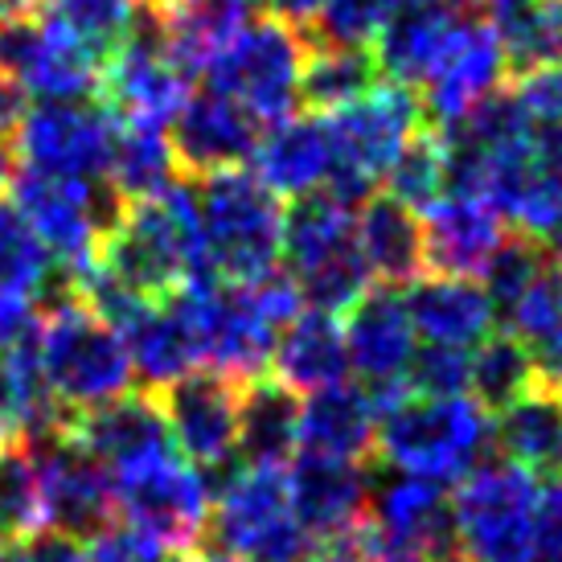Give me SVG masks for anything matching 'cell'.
<instances>
[{
	"label": "cell",
	"instance_id": "6da1fadb",
	"mask_svg": "<svg viewBox=\"0 0 562 562\" xmlns=\"http://www.w3.org/2000/svg\"><path fill=\"white\" fill-rule=\"evenodd\" d=\"M99 267L144 300H165L177 288L218 280L205 250L198 186L177 177L160 193L127 205L99 250Z\"/></svg>",
	"mask_w": 562,
	"mask_h": 562
},
{
	"label": "cell",
	"instance_id": "7a4b0ae2",
	"mask_svg": "<svg viewBox=\"0 0 562 562\" xmlns=\"http://www.w3.org/2000/svg\"><path fill=\"white\" fill-rule=\"evenodd\" d=\"M37 358L54 403L75 419L82 411L132 391V358L120 328L108 325L79 292H54L49 313L37 321Z\"/></svg>",
	"mask_w": 562,
	"mask_h": 562
},
{
	"label": "cell",
	"instance_id": "3957f363",
	"mask_svg": "<svg viewBox=\"0 0 562 562\" xmlns=\"http://www.w3.org/2000/svg\"><path fill=\"white\" fill-rule=\"evenodd\" d=\"M493 448V411H484L472 394H406L403 403L378 415L374 452L398 472H415L427 481H464Z\"/></svg>",
	"mask_w": 562,
	"mask_h": 562
},
{
	"label": "cell",
	"instance_id": "277c9868",
	"mask_svg": "<svg viewBox=\"0 0 562 562\" xmlns=\"http://www.w3.org/2000/svg\"><path fill=\"white\" fill-rule=\"evenodd\" d=\"M280 259L304 304L328 316L349 313L374 283L358 247V210L328 193L296 198L292 210H283Z\"/></svg>",
	"mask_w": 562,
	"mask_h": 562
},
{
	"label": "cell",
	"instance_id": "5b68a950",
	"mask_svg": "<svg viewBox=\"0 0 562 562\" xmlns=\"http://www.w3.org/2000/svg\"><path fill=\"white\" fill-rule=\"evenodd\" d=\"M321 120H325L328 148H333L328 186L321 193L358 210L361 202L374 198L398 153L423 127V108L411 87L382 79L353 103L321 111Z\"/></svg>",
	"mask_w": 562,
	"mask_h": 562
},
{
	"label": "cell",
	"instance_id": "8992f818",
	"mask_svg": "<svg viewBox=\"0 0 562 562\" xmlns=\"http://www.w3.org/2000/svg\"><path fill=\"white\" fill-rule=\"evenodd\" d=\"M9 202L25 214L33 235L46 243L49 259L63 280H82L108 235L120 226L127 202L111 189L108 177H49V172L16 169Z\"/></svg>",
	"mask_w": 562,
	"mask_h": 562
},
{
	"label": "cell",
	"instance_id": "52a82bcc",
	"mask_svg": "<svg viewBox=\"0 0 562 562\" xmlns=\"http://www.w3.org/2000/svg\"><path fill=\"white\" fill-rule=\"evenodd\" d=\"M210 267L222 283H259L280 263L283 202L250 169L205 172L198 186Z\"/></svg>",
	"mask_w": 562,
	"mask_h": 562
},
{
	"label": "cell",
	"instance_id": "ba28073f",
	"mask_svg": "<svg viewBox=\"0 0 562 562\" xmlns=\"http://www.w3.org/2000/svg\"><path fill=\"white\" fill-rule=\"evenodd\" d=\"M214 554L235 562H308L316 550L313 533L300 526L280 464H243L222 481L210 509Z\"/></svg>",
	"mask_w": 562,
	"mask_h": 562
},
{
	"label": "cell",
	"instance_id": "9c48e42d",
	"mask_svg": "<svg viewBox=\"0 0 562 562\" xmlns=\"http://www.w3.org/2000/svg\"><path fill=\"white\" fill-rule=\"evenodd\" d=\"M456 562H533V517L542 484L514 460H481L456 481Z\"/></svg>",
	"mask_w": 562,
	"mask_h": 562
},
{
	"label": "cell",
	"instance_id": "30bf717a",
	"mask_svg": "<svg viewBox=\"0 0 562 562\" xmlns=\"http://www.w3.org/2000/svg\"><path fill=\"white\" fill-rule=\"evenodd\" d=\"M308 63V37L280 16H250L235 42L205 66V87L231 94L263 127L280 124L300 108V82Z\"/></svg>",
	"mask_w": 562,
	"mask_h": 562
},
{
	"label": "cell",
	"instance_id": "8fae6325",
	"mask_svg": "<svg viewBox=\"0 0 562 562\" xmlns=\"http://www.w3.org/2000/svg\"><path fill=\"white\" fill-rule=\"evenodd\" d=\"M111 493H115V514L148 530L172 554L198 550L205 542L214 488L205 481V469L189 464L177 448L111 472Z\"/></svg>",
	"mask_w": 562,
	"mask_h": 562
},
{
	"label": "cell",
	"instance_id": "7c38bea8",
	"mask_svg": "<svg viewBox=\"0 0 562 562\" xmlns=\"http://www.w3.org/2000/svg\"><path fill=\"white\" fill-rule=\"evenodd\" d=\"M189 82H193V75L165 46L160 16L153 13V4H140L127 42L103 63L99 91L108 99V108L124 124L169 127L177 120V111L186 108Z\"/></svg>",
	"mask_w": 562,
	"mask_h": 562
},
{
	"label": "cell",
	"instance_id": "4fadbf2b",
	"mask_svg": "<svg viewBox=\"0 0 562 562\" xmlns=\"http://www.w3.org/2000/svg\"><path fill=\"white\" fill-rule=\"evenodd\" d=\"M366 521L378 562H456L452 497L439 481L398 469L374 476Z\"/></svg>",
	"mask_w": 562,
	"mask_h": 562
},
{
	"label": "cell",
	"instance_id": "5bb4252c",
	"mask_svg": "<svg viewBox=\"0 0 562 562\" xmlns=\"http://www.w3.org/2000/svg\"><path fill=\"white\" fill-rule=\"evenodd\" d=\"M115 111L94 99H49L25 111L13 132L21 169L49 177H108Z\"/></svg>",
	"mask_w": 562,
	"mask_h": 562
},
{
	"label": "cell",
	"instance_id": "9a60e30c",
	"mask_svg": "<svg viewBox=\"0 0 562 562\" xmlns=\"http://www.w3.org/2000/svg\"><path fill=\"white\" fill-rule=\"evenodd\" d=\"M42 472V501H46V530L87 542L115 521V493L108 469L94 460L70 431H49L30 439Z\"/></svg>",
	"mask_w": 562,
	"mask_h": 562
},
{
	"label": "cell",
	"instance_id": "2e32d148",
	"mask_svg": "<svg viewBox=\"0 0 562 562\" xmlns=\"http://www.w3.org/2000/svg\"><path fill=\"white\" fill-rule=\"evenodd\" d=\"M505 70H509V63H505V49H501V37L488 13L464 9L448 46L439 49V58L427 70V79L415 87L423 115H431L439 127L456 124L460 115H469L481 99L497 91Z\"/></svg>",
	"mask_w": 562,
	"mask_h": 562
},
{
	"label": "cell",
	"instance_id": "e0dca14e",
	"mask_svg": "<svg viewBox=\"0 0 562 562\" xmlns=\"http://www.w3.org/2000/svg\"><path fill=\"white\" fill-rule=\"evenodd\" d=\"M172 443L198 469H222L238 456V406L243 386L214 370H193L160 391Z\"/></svg>",
	"mask_w": 562,
	"mask_h": 562
},
{
	"label": "cell",
	"instance_id": "ac0fdd59",
	"mask_svg": "<svg viewBox=\"0 0 562 562\" xmlns=\"http://www.w3.org/2000/svg\"><path fill=\"white\" fill-rule=\"evenodd\" d=\"M259 136H263V124L247 108H238L231 94L214 91V87H205L202 94H189L169 132L177 165L193 177L247 165L259 148Z\"/></svg>",
	"mask_w": 562,
	"mask_h": 562
},
{
	"label": "cell",
	"instance_id": "d6986e66",
	"mask_svg": "<svg viewBox=\"0 0 562 562\" xmlns=\"http://www.w3.org/2000/svg\"><path fill=\"white\" fill-rule=\"evenodd\" d=\"M423 222V259L431 276H460L481 280L488 259L505 243V218L493 205L472 193H439L436 202L419 210Z\"/></svg>",
	"mask_w": 562,
	"mask_h": 562
},
{
	"label": "cell",
	"instance_id": "ffe728a7",
	"mask_svg": "<svg viewBox=\"0 0 562 562\" xmlns=\"http://www.w3.org/2000/svg\"><path fill=\"white\" fill-rule=\"evenodd\" d=\"M66 431L108 469V476L140 464L148 456L177 448L157 391H127L120 398H111V403L94 406V411H82V415L66 423Z\"/></svg>",
	"mask_w": 562,
	"mask_h": 562
},
{
	"label": "cell",
	"instance_id": "44dd1931",
	"mask_svg": "<svg viewBox=\"0 0 562 562\" xmlns=\"http://www.w3.org/2000/svg\"><path fill=\"white\" fill-rule=\"evenodd\" d=\"M341 333L349 349V370L366 378V391L406 386V366L419 349V337L398 288H370L366 296H358Z\"/></svg>",
	"mask_w": 562,
	"mask_h": 562
},
{
	"label": "cell",
	"instance_id": "7402d4cb",
	"mask_svg": "<svg viewBox=\"0 0 562 562\" xmlns=\"http://www.w3.org/2000/svg\"><path fill=\"white\" fill-rule=\"evenodd\" d=\"M288 472V493L300 526L313 533V542H325L333 533L358 526L370 509V484L374 472L358 460H333V456L296 452Z\"/></svg>",
	"mask_w": 562,
	"mask_h": 562
},
{
	"label": "cell",
	"instance_id": "603a6c76",
	"mask_svg": "<svg viewBox=\"0 0 562 562\" xmlns=\"http://www.w3.org/2000/svg\"><path fill=\"white\" fill-rule=\"evenodd\" d=\"M464 9H476V4L469 0H403L374 37V63L382 79L415 91L427 79L439 49L448 46Z\"/></svg>",
	"mask_w": 562,
	"mask_h": 562
},
{
	"label": "cell",
	"instance_id": "cb8c5ba5",
	"mask_svg": "<svg viewBox=\"0 0 562 562\" xmlns=\"http://www.w3.org/2000/svg\"><path fill=\"white\" fill-rule=\"evenodd\" d=\"M403 296L406 316L415 325V337L427 345H452V349H476L497 328V308L481 280L460 276H431V280L406 283Z\"/></svg>",
	"mask_w": 562,
	"mask_h": 562
},
{
	"label": "cell",
	"instance_id": "d4e9b609",
	"mask_svg": "<svg viewBox=\"0 0 562 562\" xmlns=\"http://www.w3.org/2000/svg\"><path fill=\"white\" fill-rule=\"evenodd\" d=\"M255 177L263 181L276 198H308L328 186V169H333V148H328V132L321 111L316 115H288L280 124L263 127L259 148H255Z\"/></svg>",
	"mask_w": 562,
	"mask_h": 562
},
{
	"label": "cell",
	"instance_id": "484cf974",
	"mask_svg": "<svg viewBox=\"0 0 562 562\" xmlns=\"http://www.w3.org/2000/svg\"><path fill=\"white\" fill-rule=\"evenodd\" d=\"M66 411L42 374L37 358V325L25 328L16 341L0 345V443H30L49 431H63Z\"/></svg>",
	"mask_w": 562,
	"mask_h": 562
},
{
	"label": "cell",
	"instance_id": "4316f807",
	"mask_svg": "<svg viewBox=\"0 0 562 562\" xmlns=\"http://www.w3.org/2000/svg\"><path fill=\"white\" fill-rule=\"evenodd\" d=\"M378 439V411L370 394L337 382L325 391L300 398V431L296 452L333 456V460H366Z\"/></svg>",
	"mask_w": 562,
	"mask_h": 562
},
{
	"label": "cell",
	"instance_id": "83f0119b",
	"mask_svg": "<svg viewBox=\"0 0 562 562\" xmlns=\"http://www.w3.org/2000/svg\"><path fill=\"white\" fill-rule=\"evenodd\" d=\"M271 370H276V382L288 386L296 398L345 382L349 378V349H345V333L337 325V316L316 313V308L292 316L276 337Z\"/></svg>",
	"mask_w": 562,
	"mask_h": 562
},
{
	"label": "cell",
	"instance_id": "f1b7e54d",
	"mask_svg": "<svg viewBox=\"0 0 562 562\" xmlns=\"http://www.w3.org/2000/svg\"><path fill=\"white\" fill-rule=\"evenodd\" d=\"M120 337H124L127 358H132V374H140L148 382V391L160 394L177 378L202 370L193 333H189L186 316H181V308L169 296L140 304L120 325Z\"/></svg>",
	"mask_w": 562,
	"mask_h": 562
},
{
	"label": "cell",
	"instance_id": "f546056e",
	"mask_svg": "<svg viewBox=\"0 0 562 562\" xmlns=\"http://www.w3.org/2000/svg\"><path fill=\"white\" fill-rule=\"evenodd\" d=\"M493 443H501L505 460H514L533 476H562V394L550 382H533L509 406L497 411Z\"/></svg>",
	"mask_w": 562,
	"mask_h": 562
},
{
	"label": "cell",
	"instance_id": "4dcf8cb0",
	"mask_svg": "<svg viewBox=\"0 0 562 562\" xmlns=\"http://www.w3.org/2000/svg\"><path fill=\"white\" fill-rule=\"evenodd\" d=\"M358 247L370 267V280L382 288H406L423 276V222L411 205L386 198H370L358 205Z\"/></svg>",
	"mask_w": 562,
	"mask_h": 562
},
{
	"label": "cell",
	"instance_id": "1f68e13d",
	"mask_svg": "<svg viewBox=\"0 0 562 562\" xmlns=\"http://www.w3.org/2000/svg\"><path fill=\"white\" fill-rule=\"evenodd\" d=\"M153 4L165 30V46L189 75H202L214 63V54L235 42V33L247 25L255 0H144Z\"/></svg>",
	"mask_w": 562,
	"mask_h": 562
},
{
	"label": "cell",
	"instance_id": "d6a6232c",
	"mask_svg": "<svg viewBox=\"0 0 562 562\" xmlns=\"http://www.w3.org/2000/svg\"><path fill=\"white\" fill-rule=\"evenodd\" d=\"M300 398L280 382L255 378L238 406V456L247 464H288L296 456Z\"/></svg>",
	"mask_w": 562,
	"mask_h": 562
},
{
	"label": "cell",
	"instance_id": "836d02e7",
	"mask_svg": "<svg viewBox=\"0 0 562 562\" xmlns=\"http://www.w3.org/2000/svg\"><path fill=\"white\" fill-rule=\"evenodd\" d=\"M177 172H181V165H177V153H172L169 127L124 124L120 120L115 140H111L108 181L127 205L160 193L169 181H177Z\"/></svg>",
	"mask_w": 562,
	"mask_h": 562
},
{
	"label": "cell",
	"instance_id": "e575fe53",
	"mask_svg": "<svg viewBox=\"0 0 562 562\" xmlns=\"http://www.w3.org/2000/svg\"><path fill=\"white\" fill-rule=\"evenodd\" d=\"M488 21L517 75L562 63V0H497Z\"/></svg>",
	"mask_w": 562,
	"mask_h": 562
},
{
	"label": "cell",
	"instance_id": "d590c367",
	"mask_svg": "<svg viewBox=\"0 0 562 562\" xmlns=\"http://www.w3.org/2000/svg\"><path fill=\"white\" fill-rule=\"evenodd\" d=\"M66 283L49 259L46 243L33 235L25 214L9 198H0V288L9 296H21L37 304L49 292H63Z\"/></svg>",
	"mask_w": 562,
	"mask_h": 562
},
{
	"label": "cell",
	"instance_id": "8d00e7d4",
	"mask_svg": "<svg viewBox=\"0 0 562 562\" xmlns=\"http://www.w3.org/2000/svg\"><path fill=\"white\" fill-rule=\"evenodd\" d=\"M382 82V70L374 63V49L366 46H313L308 42V63L300 82V103L316 111H333L353 103L361 94Z\"/></svg>",
	"mask_w": 562,
	"mask_h": 562
},
{
	"label": "cell",
	"instance_id": "74e56055",
	"mask_svg": "<svg viewBox=\"0 0 562 562\" xmlns=\"http://www.w3.org/2000/svg\"><path fill=\"white\" fill-rule=\"evenodd\" d=\"M46 533L42 472L30 443H0V547Z\"/></svg>",
	"mask_w": 562,
	"mask_h": 562
},
{
	"label": "cell",
	"instance_id": "f35d334b",
	"mask_svg": "<svg viewBox=\"0 0 562 562\" xmlns=\"http://www.w3.org/2000/svg\"><path fill=\"white\" fill-rule=\"evenodd\" d=\"M538 382V366L526 345L509 337V333H488L476 349H472V378L469 394L484 411H501L509 406L517 394H526Z\"/></svg>",
	"mask_w": 562,
	"mask_h": 562
},
{
	"label": "cell",
	"instance_id": "ab89813d",
	"mask_svg": "<svg viewBox=\"0 0 562 562\" xmlns=\"http://www.w3.org/2000/svg\"><path fill=\"white\" fill-rule=\"evenodd\" d=\"M37 4H46L49 21H58L70 37H79L99 63H108L127 42L144 0H37Z\"/></svg>",
	"mask_w": 562,
	"mask_h": 562
},
{
	"label": "cell",
	"instance_id": "60d3db41",
	"mask_svg": "<svg viewBox=\"0 0 562 562\" xmlns=\"http://www.w3.org/2000/svg\"><path fill=\"white\" fill-rule=\"evenodd\" d=\"M386 186H391L394 202L411 205L415 214L427 210L439 193H448V153H443V140L439 132H415L411 144H406L398 160L386 172Z\"/></svg>",
	"mask_w": 562,
	"mask_h": 562
},
{
	"label": "cell",
	"instance_id": "b9f144b4",
	"mask_svg": "<svg viewBox=\"0 0 562 562\" xmlns=\"http://www.w3.org/2000/svg\"><path fill=\"white\" fill-rule=\"evenodd\" d=\"M403 0H321L304 37L313 46H374Z\"/></svg>",
	"mask_w": 562,
	"mask_h": 562
},
{
	"label": "cell",
	"instance_id": "7bdbcfd3",
	"mask_svg": "<svg viewBox=\"0 0 562 562\" xmlns=\"http://www.w3.org/2000/svg\"><path fill=\"white\" fill-rule=\"evenodd\" d=\"M505 333L533 349L562 325V263H550L530 288H521L505 308Z\"/></svg>",
	"mask_w": 562,
	"mask_h": 562
},
{
	"label": "cell",
	"instance_id": "ee69618b",
	"mask_svg": "<svg viewBox=\"0 0 562 562\" xmlns=\"http://www.w3.org/2000/svg\"><path fill=\"white\" fill-rule=\"evenodd\" d=\"M550 263H554V250H550L547 243L521 235V231L505 235V243L497 247V255L488 259V267H484V276H481L484 292L493 300V308L501 313V308H505L521 288H530Z\"/></svg>",
	"mask_w": 562,
	"mask_h": 562
},
{
	"label": "cell",
	"instance_id": "f6af8a7d",
	"mask_svg": "<svg viewBox=\"0 0 562 562\" xmlns=\"http://www.w3.org/2000/svg\"><path fill=\"white\" fill-rule=\"evenodd\" d=\"M472 378V349L452 345H423L406 366V391L427 394V398H448V394H469Z\"/></svg>",
	"mask_w": 562,
	"mask_h": 562
},
{
	"label": "cell",
	"instance_id": "bcb514c9",
	"mask_svg": "<svg viewBox=\"0 0 562 562\" xmlns=\"http://www.w3.org/2000/svg\"><path fill=\"white\" fill-rule=\"evenodd\" d=\"M87 559L91 562H169L172 550L157 542L148 530L132 521H108L103 530L87 538Z\"/></svg>",
	"mask_w": 562,
	"mask_h": 562
},
{
	"label": "cell",
	"instance_id": "7dc6e473",
	"mask_svg": "<svg viewBox=\"0 0 562 562\" xmlns=\"http://www.w3.org/2000/svg\"><path fill=\"white\" fill-rule=\"evenodd\" d=\"M514 99L521 103V111H526L538 127L562 132V63L538 66L530 75H521Z\"/></svg>",
	"mask_w": 562,
	"mask_h": 562
},
{
	"label": "cell",
	"instance_id": "c3c4849f",
	"mask_svg": "<svg viewBox=\"0 0 562 562\" xmlns=\"http://www.w3.org/2000/svg\"><path fill=\"white\" fill-rule=\"evenodd\" d=\"M533 562H562V476L538 497L533 517Z\"/></svg>",
	"mask_w": 562,
	"mask_h": 562
},
{
	"label": "cell",
	"instance_id": "681fc988",
	"mask_svg": "<svg viewBox=\"0 0 562 562\" xmlns=\"http://www.w3.org/2000/svg\"><path fill=\"white\" fill-rule=\"evenodd\" d=\"M37 321H33V304L21 296H9L4 288H0V345L16 341L25 328H33Z\"/></svg>",
	"mask_w": 562,
	"mask_h": 562
},
{
	"label": "cell",
	"instance_id": "f907efd6",
	"mask_svg": "<svg viewBox=\"0 0 562 562\" xmlns=\"http://www.w3.org/2000/svg\"><path fill=\"white\" fill-rule=\"evenodd\" d=\"M25 111H30V99L21 91V82L0 75V136H4V140H13L16 124L25 120Z\"/></svg>",
	"mask_w": 562,
	"mask_h": 562
},
{
	"label": "cell",
	"instance_id": "816d5d0a",
	"mask_svg": "<svg viewBox=\"0 0 562 562\" xmlns=\"http://www.w3.org/2000/svg\"><path fill=\"white\" fill-rule=\"evenodd\" d=\"M530 353H533V366H538V382L562 386V325L542 345H533Z\"/></svg>",
	"mask_w": 562,
	"mask_h": 562
},
{
	"label": "cell",
	"instance_id": "f5cc1de1",
	"mask_svg": "<svg viewBox=\"0 0 562 562\" xmlns=\"http://www.w3.org/2000/svg\"><path fill=\"white\" fill-rule=\"evenodd\" d=\"M13 172H16L13 140H4V136H0V198H4V189L13 186Z\"/></svg>",
	"mask_w": 562,
	"mask_h": 562
},
{
	"label": "cell",
	"instance_id": "db71d44e",
	"mask_svg": "<svg viewBox=\"0 0 562 562\" xmlns=\"http://www.w3.org/2000/svg\"><path fill=\"white\" fill-rule=\"evenodd\" d=\"M559 259H562V250H559Z\"/></svg>",
	"mask_w": 562,
	"mask_h": 562
},
{
	"label": "cell",
	"instance_id": "11a10c76",
	"mask_svg": "<svg viewBox=\"0 0 562 562\" xmlns=\"http://www.w3.org/2000/svg\"><path fill=\"white\" fill-rule=\"evenodd\" d=\"M559 394H562V386H559Z\"/></svg>",
	"mask_w": 562,
	"mask_h": 562
}]
</instances>
